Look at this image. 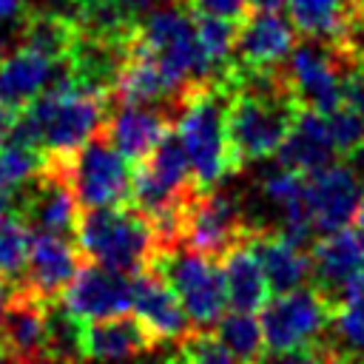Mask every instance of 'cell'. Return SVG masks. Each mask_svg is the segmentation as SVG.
<instances>
[{
  "instance_id": "cell-1",
  "label": "cell",
  "mask_w": 364,
  "mask_h": 364,
  "mask_svg": "<svg viewBox=\"0 0 364 364\" xmlns=\"http://www.w3.org/2000/svg\"><path fill=\"white\" fill-rule=\"evenodd\" d=\"M108 94L80 85L65 60V74L14 114L9 139L43 154H65L88 142L108 119Z\"/></svg>"
},
{
  "instance_id": "cell-2",
  "label": "cell",
  "mask_w": 364,
  "mask_h": 364,
  "mask_svg": "<svg viewBox=\"0 0 364 364\" xmlns=\"http://www.w3.org/2000/svg\"><path fill=\"white\" fill-rule=\"evenodd\" d=\"M228 77L208 80L185 97L173 119V128L191 162L193 185L199 191H213L219 182H225V176L236 173L228 148Z\"/></svg>"
},
{
  "instance_id": "cell-3",
  "label": "cell",
  "mask_w": 364,
  "mask_h": 364,
  "mask_svg": "<svg viewBox=\"0 0 364 364\" xmlns=\"http://www.w3.org/2000/svg\"><path fill=\"white\" fill-rule=\"evenodd\" d=\"M74 242L85 259L131 276L148 267L156 253V233L151 222L131 205L80 210Z\"/></svg>"
},
{
  "instance_id": "cell-4",
  "label": "cell",
  "mask_w": 364,
  "mask_h": 364,
  "mask_svg": "<svg viewBox=\"0 0 364 364\" xmlns=\"http://www.w3.org/2000/svg\"><path fill=\"white\" fill-rule=\"evenodd\" d=\"M148 267L156 270L171 284V290L182 301L193 330L210 333L216 327V321L225 316L228 290H225L222 267H216L213 259H208L199 250L179 242L171 247H156Z\"/></svg>"
},
{
  "instance_id": "cell-5",
  "label": "cell",
  "mask_w": 364,
  "mask_h": 364,
  "mask_svg": "<svg viewBox=\"0 0 364 364\" xmlns=\"http://www.w3.org/2000/svg\"><path fill=\"white\" fill-rule=\"evenodd\" d=\"M46 159L54 162L65 173L82 210L85 208H114V205L131 202L128 159L108 142L102 128L80 148L65 151V154H46Z\"/></svg>"
},
{
  "instance_id": "cell-6",
  "label": "cell",
  "mask_w": 364,
  "mask_h": 364,
  "mask_svg": "<svg viewBox=\"0 0 364 364\" xmlns=\"http://www.w3.org/2000/svg\"><path fill=\"white\" fill-rule=\"evenodd\" d=\"M136 34L159 60V65L185 88L216 80L205 57V48L199 43L196 17L191 9L185 6L154 9L136 23Z\"/></svg>"
},
{
  "instance_id": "cell-7",
  "label": "cell",
  "mask_w": 364,
  "mask_h": 364,
  "mask_svg": "<svg viewBox=\"0 0 364 364\" xmlns=\"http://www.w3.org/2000/svg\"><path fill=\"white\" fill-rule=\"evenodd\" d=\"M333 301L316 287L301 284L287 293H273L259 310L267 350H301L321 344L330 327Z\"/></svg>"
},
{
  "instance_id": "cell-8",
  "label": "cell",
  "mask_w": 364,
  "mask_h": 364,
  "mask_svg": "<svg viewBox=\"0 0 364 364\" xmlns=\"http://www.w3.org/2000/svg\"><path fill=\"white\" fill-rule=\"evenodd\" d=\"M353 65V60L333 43V40H318L307 37L299 43L287 63L284 74L301 100V105L316 108L321 114H330L341 105V88H344V74Z\"/></svg>"
},
{
  "instance_id": "cell-9",
  "label": "cell",
  "mask_w": 364,
  "mask_h": 364,
  "mask_svg": "<svg viewBox=\"0 0 364 364\" xmlns=\"http://www.w3.org/2000/svg\"><path fill=\"white\" fill-rule=\"evenodd\" d=\"M256 225L245 216L236 196L222 191H196L185 205L182 242L219 262L236 242L247 239Z\"/></svg>"
},
{
  "instance_id": "cell-10",
  "label": "cell",
  "mask_w": 364,
  "mask_h": 364,
  "mask_svg": "<svg viewBox=\"0 0 364 364\" xmlns=\"http://www.w3.org/2000/svg\"><path fill=\"white\" fill-rule=\"evenodd\" d=\"M14 210L37 230L71 236L80 222V202L65 179V173L54 162H43V168L17 191Z\"/></svg>"
},
{
  "instance_id": "cell-11",
  "label": "cell",
  "mask_w": 364,
  "mask_h": 364,
  "mask_svg": "<svg viewBox=\"0 0 364 364\" xmlns=\"http://www.w3.org/2000/svg\"><path fill=\"white\" fill-rule=\"evenodd\" d=\"M60 301L80 321L105 318L117 313H128L134 301V276L114 270L100 262H85L77 267L74 279L60 293Z\"/></svg>"
},
{
  "instance_id": "cell-12",
  "label": "cell",
  "mask_w": 364,
  "mask_h": 364,
  "mask_svg": "<svg viewBox=\"0 0 364 364\" xmlns=\"http://www.w3.org/2000/svg\"><path fill=\"white\" fill-rule=\"evenodd\" d=\"M361 179L347 162H330L307 173V210L318 236L347 228L361 202Z\"/></svg>"
},
{
  "instance_id": "cell-13",
  "label": "cell",
  "mask_w": 364,
  "mask_h": 364,
  "mask_svg": "<svg viewBox=\"0 0 364 364\" xmlns=\"http://www.w3.org/2000/svg\"><path fill=\"white\" fill-rule=\"evenodd\" d=\"M296 48V26L273 9L245 14L236 28L233 65L239 68H282Z\"/></svg>"
},
{
  "instance_id": "cell-14",
  "label": "cell",
  "mask_w": 364,
  "mask_h": 364,
  "mask_svg": "<svg viewBox=\"0 0 364 364\" xmlns=\"http://www.w3.org/2000/svg\"><path fill=\"white\" fill-rule=\"evenodd\" d=\"M134 316L148 327L156 344L165 341H185L193 333V324L171 290V284L151 267H142L134 273V301H131Z\"/></svg>"
},
{
  "instance_id": "cell-15",
  "label": "cell",
  "mask_w": 364,
  "mask_h": 364,
  "mask_svg": "<svg viewBox=\"0 0 364 364\" xmlns=\"http://www.w3.org/2000/svg\"><path fill=\"white\" fill-rule=\"evenodd\" d=\"M82 259L85 256H82V250L77 247V242L71 236L34 230L31 250H28V264H26V273H23L20 284L28 287L31 293H37L46 301L60 299V293L74 279Z\"/></svg>"
},
{
  "instance_id": "cell-16",
  "label": "cell",
  "mask_w": 364,
  "mask_h": 364,
  "mask_svg": "<svg viewBox=\"0 0 364 364\" xmlns=\"http://www.w3.org/2000/svg\"><path fill=\"white\" fill-rule=\"evenodd\" d=\"M117 111H108V119L102 125V134L108 142L131 162H142L156 142L173 128V114L162 105H114Z\"/></svg>"
},
{
  "instance_id": "cell-17",
  "label": "cell",
  "mask_w": 364,
  "mask_h": 364,
  "mask_svg": "<svg viewBox=\"0 0 364 364\" xmlns=\"http://www.w3.org/2000/svg\"><path fill=\"white\" fill-rule=\"evenodd\" d=\"M65 71V60H48L34 48L14 46L0 54V102L20 111Z\"/></svg>"
},
{
  "instance_id": "cell-18",
  "label": "cell",
  "mask_w": 364,
  "mask_h": 364,
  "mask_svg": "<svg viewBox=\"0 0 364 364\" xmlns=\"http://www.w3.org/2000/svg\"><path fill=\"white\" fill-rule=\"evenodd\" d=\"M313 259V284L333 301L350 279L364 270V236L353 228L324 233L310 247Z\"/></svg>"
},
{
  "instance_id": "cell-19",
  "label": "cell",
  "mask_w": 364,
  "mask_h": 364,
  "mask_svg": "<svg viewBox=\"0 0 364 364\" xmlns=\"http://www.w3.org/2000/svg\"><path fill=\"white\" fill-rule=\"evenodd\" d=\"M154 336L148 327L128 313L105 316V318H91L82 324V353L85 361H100V364H119L128 358H136L154 347Z\"/></svg>"
},
{
  "instance_id": "cell-20",
  "label": "cell",
  "mask_w": 364,
  "mask_h": 364,
  "mask_svg": "<svg viewBox=\"0 0 364 364\" xmlns=\"http://www.w3.org/2000/svg\"><path fill=\"white\" fill-rule=\"evenodd\" d=\"M54 301V299H51ZM46 310L48 301L23 284H14V296L0 318V350L9 361L37 358L46 347Z\"/></svg>"
},
{
  "instance_id": "cell-21",
  "label": "cell",
  "mask_w": 364,
  "mask_h": 364,
  "mask_svg": "<svg viewBox=\"0 0 364 364\" xmlns=\"http://www.w3.org/2000/svg\"><path fill=\"white\" fill-rule=\"evenodd\" d=\"M336 142H333V131L327 122V114L316 111V108H301L299 117L293 119L284 142L276 151V162L301 173H313L324 165H330L336 159Z\"/></svg>"
},
{
  "instance_id": "cell-22",
  "label": "cell",
  "mask_w": 364,
  "mask_h": 364,
  "mask_svg": "<svg viewBox=\"0 0 364 364\" xmlns=\"http://www.w3.org/2000/svg\"><path fill=\"white\" fill-rule=\"evenodd\" d=\"M259 262L267 276L270 293H287L301 287L313 276V259L310 247L287 239L279 228H256L250 236Z\"/></svg>"
},
{
  "instance_id": "cell-23",
  "label": "cell",
  "mask_w": 364,
  "mask_h": 364,
  "mask_svg": "<svg viewBox=\"0 0 364 364\" xmlns=\"http://www.w3.org/2000/svg\"><path fill=\"white\" fill-rule=\"evenodd\" d=\"M256 230V228H253ZM250 230V236H253ZM242 239L236 242L222 259V279H225V290H228V307L230 310H242V313H256L262 310V304L270 296L267 287V276L264 267L259 262V253L253 247V242Z\"/></svg>"
},
{
  "instance_id": "cell-24",
  "label": "cell",
  "mask_w": 364,
  "mask_h": 364,
  "mask_svg": "<svg viewBox=\"0 0 364 364\" xmlns=\"http://www.w3.org/2000/svg\"><path fill=\"white\" fill-rule=\"evenodd\" d=\"M327 344L344 364H364V270L333 299Z\"/></svg>"
},
{
  "instance_id": "cell-25",
  "label": "cell",
  "mask_w": 364,
  "mask_h": 364,
  "mask_svg": "<svg viewBox=\"0 0 364 364\" xmlns=\"http://www.w3.org/2000/svg\"><path fill=\"white\" fill-rule=\"evenodd\" d=\"M77 40H80L77 17L57 11H28L17 34V46L34 48L48 60H68Z\"/></svg>"
},
{
  "instance_id": "cell-26",
  "label": "cell",
  "mask_w": 364,
  "mask_h": 364,
  "mask_svg": "<svg viewBox=\"0 0 364 364\" xmlns=\"http://www.w3.org/2000/svg\"><path fill=\"white\" fill-rule=\"evenodd\" d=\"M358 0H287L290 20L304 37L336 40L350 23Z\"/></svg>"
},
{
  "instance_id": "cell-27",
  "label": "cell",
  "mask_w": 364,
  "mask_h": 364,
  "mask_svg": "<svg viewBox=\"0 0 364 364\" xmlns=\"http://www.w3.org/2000/svg\"><path fill=\"white\" fill-rule=\"evenodd\" d=\"M210 333L230 353L236 364H256L264 353V333H262V321L256 313L230 310L216 321Z\"/></svg>"
},
{
  "instance_id": "cell-28",
  "label": "cell",
  "mask_w": 364,
  "mask_h": 364,
  "mask_svg": "<svg viewBox=\"0 0 364 364\" xmlns=\"http://www.w3.org/2000/svg\"><path fill=\"white\" fill-rule=\"evenodd\" d=\"M43 355H48L57 364H80V361H85L82 324L57 299L48 301V310H46V347H43Z\"/></svg>"
},
{
  "instance_id": "cell-29",
  "label": "cell",
  "mask_w": 364,
  "mask_h": 364,
  "mask_svg": "<svg viewBox=\"0 0 364 364\" xmlns=\"http://www.w3.org/2000/svg\"><path fill=\"white\" fill-rule=\"evenodd\" d=\"M31 236L34 228L17 213L9 210L0 219V276L20 284L26 264H28V250H31Z\"/></svg>"
},
{
  "instance_id": "cell-30",
  "label": "cell",
  "mask_w": 364,
  "mask_h": 364,
  "mask_svg": "<svg viewBox=\"0 0 364 364\" xmlns=\"http://www.w3.org/2000/svg\"><path fill=\"white\" fill-rule=\"evenodd\" d=\"M43 162H46L43 151L14 142V139H6L0 145V199L14 205L17 191L43 168Z\"/></svg>"
},
{
  "instance_id": "cell-31",
  "label": "cell",
  "mask_w": 364,
  "mask_h": 364,
  "mask_svg": "<svg viewBox=\"0 0 364 364\" xmlns=\"http://www.w3.org/2000/svg\"><path fill=\"white\" fill-rule=\"evenodd\" d=\"M196 17V31H199V43L205 48V57L213 68V77L222 80L230 74L233 68V46H236V28L239 23L233 20H222V17H210V14H193Z\"/></svg>"
},
{
  "instance_id": "cell-32",
  "label": "cell",
  "mask_w": 364,
  "mask_h": 364,
  "mask_svg": "<svg viewBox=\"0 0 364 364\" xmlns=\"http://www.w3.org/2000/svg\"><path fill=\"white\" fill-rule=\"evenodd\" d=\"M330 131H333V142L336 151L341 156H361L364 154V117L358 111H353L350 105H338L336 111L327 114Z\"/></svg>"
},
{
  "instance_id": "cell-33",
  "label": "cell",
  "mask_w": 364,
  "mask_h": 364,
  "mask_svg": "<svg viewBox=\"0 0 364 364\" xmlns=\"http://www.w3.org/2000/svg\"><path fill=\"white\" fill-rule=\"evenodd\" d=\"M165 364H236L230 353L216 341L213 333L193 330L185 341H179V350Z\"/></svg>"
},
{
  "instance_id": "cell-34",
  "label": "cell",
  "mask_w": 364,
  "mask_h": 364,
  "mask_svg": "<svg viewBox=\"0 0 364 364\" xmlns=\"http://www.w3.org/2000/svg\"><path fill=\"white\" fill-rule=\"evenodd\" d=\"M336 353L330 350L327 341L313 344V347H301V350H270L262 353V358L256 364H333Z\"/></svg>"
},
{
  "instance_id": "cell-35",
  "label": "cell",
  "mask_w": 364,
  "mask_h": 364,
  "mask_svg": "<svg viewBox=\"0 0 364 364\" xmlns=\"http://www.w3.org/2000/svg\"><path fill=\"white\" fill-rule=\"evenodd\" d=\"M188 9L193 14H210L239 23L247 14V0H188Z\"/></svg>"
},
{
  "instance_id": "cell-36",
  "label": "cell",
  "mask_w": 364,
  "mask_h": 364,
  "mask_svg": "<svg viewBox=\"0 0 364 364\" xmlns=\"http://www.w3.org/2000/svg\"><path fill=\"white\" fill-rule=\"evenodd\" d=\"M341 102L350 105L364 117V65L353 63L344 74V88H341Z\"/></svg>"
},
{
  "instance_id": "cell-37",
  "label": "cell",
  "mask_w": 364,
  "mask_h": 364,
  "mask_svg": "<svg viewBox=\"0 0 364 364\" xmlns=\"http://www.w3.org/2000/svg\"><path fill=\"white\" fill-rule=\"evenodd\" d=\"M28 11V0H0V31H17Z\"/></svg>"
},
{
  "instance_id": "cell-38",
  "label": "cell",
  "mask_w": 364,
  "mask_h": 364,
  "mask_svg": "<svg viewBox=\"0 0 364 364\" xmlns=\"http://www.w3.org/2000/svg\"><path fill=\"white\" fill-rule=\"evenodd\" d=\"M14 114H17V111H11L9 105L0 102V145L9 139V131H11V125H14Z\"/></svg>"
},
{
  "instance_id": "cell-39",
  "label": "cell",
  "mask_w": 364,
  "mask_h": 364,
  "mask_svg": "<svg viewBox=\"0 0 364 364\" xmlns=\"http://www.w3.org/2000/svg\"><path fill=\"white\" fill-rule=\"evenodd\" d=\"M11 296H14V282H9V279L0 276V318H3V313H6V307H9V301H11Z\"/></svg>"
},
{
  "instance_id": "cell-40",
  "label": "cell",
  "mask_w": 364,
  "mask_h": 364,
  "mask_svg": "<svg viewBox=\"0 0 364 364\" xmlns=\"http://www.w3.org/2000/svg\"><path fill=\"white\" fill-rule=\"evenodd\" d=\"M250 6H256V9H273V11H279L282 6H287V0H247Z\"/></svg>"
},
{
  "instance_id": "cell-41",
  "label": "cell",
  "mask_w": 364,
  "mask_h": 364,
  "mask_svg": "<svg viewBox=\"0 0 364 364\" xmlns=\"http://www.w3.org/2000/svg\"><path fill=\"white\" fill-rule=\"evenodd\" d=\"M353 222H355V230L364 236V193H361V202H358V210H355V219Z\"/></svg>"
},
{
  "instance_id": "cell-42",
  "label": "cell",
  "mask_w": 364,
  "mask_h": 364,
  "mask_svg": "<svg viewBox=\"0 0 364 364\" xmlns=\"http://www.w3.org/2000/svg\"><path fill=\"white\" fill-rule=\"evenodd\" d=\"M9 364H57L48 355H37V358H23V361H9Z\"/></svg>"
}]
</instances>
